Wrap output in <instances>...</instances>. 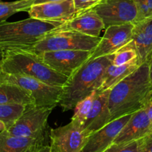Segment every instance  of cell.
Masks as SVG:
<instances>
[{"label":"cell","instance_id":"cell-1","mask_svg":"<svg viewBox=\"0 0 152 152\" xmlns=\"http://www.w3.org/2000/svg\"><path fill=\"white\" fill-rule=\"evenodd\" d=\"M151 102L152 83L148 62H145L110 91L108 107L111 122L134 114L145 108Z\"/></svg>","mask_w":152,"mask_h":152},{"label":"cell","instance_id":"cell-2","mask_svg":"<svg viewBox=\"0 0 152 152\" xmlns=\"http://www.w3.org/2000/svg\"><path fill=\"white\" fill-rule=\"evenodd\" d=\"M112 59L113 54H111L88 60L68 78L62 87L59 103L63 111L74 108L79 101L100 88Z\"/></svg>","mask_w":152,"mask_h":152},{"label":"cell","instance_id":"cell-3","mask_svg":"<svg viewBox=\"0 0 152 152\" xmlns=\"http://www.w3.org/2000/svg\"><path fill=\"white\" fill-rule=\"evenodd\" d=\"M63 24L31 17L18 22H0V50H28Z\"/></svg>","mask_w":152,"mask_h":152},{"label":"cell","instance_id":"cell-4","mask_svg":"<svg viewBox=\"0 0 152 152\" xmlns=\"http://www.w3.org/2000/svg\"><path fill=\"white\" fill-rule=\"evenodd\" d=\"M2 72L31 77L50 86L63 87L68 77L52 69L39 54L28 50L1 52L0 61Z\"/></svg>","mask_w":152,"mask_h":152},{"label":"cell","instance_id":"cell-5","mask_svg":"<svg viewBox=\"0 0 152 152\" xmlns=\"http://www.w3.org/2000/svg\"><path fill=\"white\" fill-rule=\"evenodd\" d=\"M101 37H93L71 30L59 29L49 33L28 50L41 54L55 50H86L92 52Z\"/></svg>","mask_w":152,"mask_h":152},{"label":"cell","instance_id":"cell-6","mask_svg":"<svg viewBox=\"0 0 152 152\" xmlns=\"http://www.w3.org/2000/svg\"><path fill=\"white\" fill-rule=\"evenodd\" d=\"M1 82L16 85L26 91L37 106L55 108L59 105L62 93V87L50 86L40 80L17 74L2 72Z\"/></svg>","mask_w":152,"mask_h":152},{"label":"cell","instance_id":"cell-7","mask_svg":"<svg viewBox=\"0 0 152 152\" xmlns=\"http://www.w3.org/2000/svg\"><path fill=\"white\" fill-rule=\"evenodd\" d=\"M53 108L37 106L34 104L26 105L22 115L6 132L13 136L25 137H37L48 134V119Z\"/></svg>","mask_w":152,"mask_h":152},{"label":"cell","instance_id":"cell-8","mask_svg":"<svg viewBox=\"0 0 152 152\" xmlns=\"http://www.w3.org/2000/svg\"><path fill=\"white\" fill-rule=\"evenodd\" d=\"M94 10L103 21L105 28L111 25L134 24L137 17L134 0H103Z\"/></svg>","mask_w":152,"mask_h":152},{"label":"cell","instance_id":"cell-9","mask_svg":"<svg viewBox=\"0 0 152 152\" xmlns=\"http://www.w3.org/2000/svg\"><path fill=\"white\" fill-rule=\"evenodd\" d=\"M88 137L83 127L74 121L51 129L50 145L56 152H80Z\"/></svg>","mask_w":152,"mask_h":152},{"label":"cell","instance_id":"cell-10","mask_svg":"<svg viewBox=\"0 0 152 152\" xmlns=\"http://www.w3.org/2000/svg\"><path fill=\"white\" fill-rule=\"evenodd\" d=\"M86 50H55L39 54L49 67L67 77H71L90 58Z\"/></svg>","mask_w":152,"mask_h":152},{"label":"cell","instance_id":"cell-11","mask_svg":"<svg viewBox=\"0 0 152 152\" xmlns=\"http://www.w3.org/2000/svg\"><path fill=\"white\" fill-rule=\"evenodd\" d=\"M134 24L111 25L105 28L103 37L94 50L91 52L90 59L100 56L111 55L117 52L132 39V31Z\"/></svg>","mask_w":152,"mask_h":152},{"label":"cell","instance_id":"cell-12","mask_svg":"<svg viewBox=\"0 0 152 152\" xmlns=\"http://www.w3.org/2000/svg\"><path fill=\"white\" fill-rule=\"evenodd\" d=\"M132 114L112 120L104 127L88 135L86 144L80 152H104L114 140Z\"/></svg>","mask_w":152,"mask_h":152},{"label":"cell","instance_id":"cell-13","mask_svg":"<svg viewBox=\"0 0 152 152\" xmlns=\"http://www.w3.org/2000/svg\"><path fill=\"white\" fill-rule=\"evenodd\" d=\"M30 17L40 20L65 23L77 15L74 0L33 4L28 11Z\"/></svg>","mask_w":152,"mask_h":152},{"label":"cell","instance_id":"cell-14","mask_svg":"<svg viewBox=\"0 0 152 152\" xmlns=\"http://www.w3.org/2000/svg\"><path fill=\"white\" fill-rule=\"evenodd\" d=\"M147 106L132 114L130 120L120 132L114 143L139 140L152 134V123L147 113Z\"/></svg>","mask_w":152,"mask_h":152},{"label":"cell","instance_id":"cell-15","mask_svg":"<svg viewBox=\"0 0 152 152\" xmlns=\"http://www.w3.org/2000/svg\"><path fill=\"white\" fill-rule=\"evenodd\" d=\"M110 91L111 89L97 91L91 108L83 125V129L88 135L111 122V113L108 107Z\"/></svg>","mask_w":152,"mask_h":152},{"label":"cell","instance_id":"cell-16","mask_svg":"<svg viewBox=\"0 0 152 152\" xmlns=\"http://www.w3.org/2000/svg\"><path fill=\"white\" fill-rule=\"evenodd\" d=\"M61 28L71 30L93 37H100L105 25L94 8L79 13L71 20L65 22Z\"/></svg>","mask_w":152,"mask_h":152},{"label":"cell","instance_id":"cell-17","mask_svg":"<svg viewBox=\"0 0 152 152\" xmlns=\"http://www.w3.org/2000/svg\"><path fill=\"white\" fill-rule=\"evenodd\" d=\"M132 41L136 48L140 65L149 62L152 54V18L134 24Z\"/></svg>","mask_w":152,"mask_h":152},{"label":"cell","instance_id":"cell-18","mask_svg":"<svg viewBox=\"0 0 152 152\" xmlns=\"http://www.w3.org/2000/svg\"><path fill=\"white\" fill-rule=\"evenodd\" d=\"M47 135L37 137H17L5 130L0 134V152H25L34 145L46 144Z\"/></svg>","mask_w":152,"mask_h":152},{"label":"cell","instance_id":"cell-19","mask_svg":"<svg viewBox=\"0 0 152 152\" xmlns=\"http://www.w3.org/2000/svg\"><path fill=\"white\" fill-rule=\"evenodd\" d=\"M140 66V65L138 59L122 65H114L111 63L106 69L104 82L99 90L111 89L120 82L134 72Z\"/></svg>","mask_w":152,"mask_h":152},{"label":"cell","instance_id":"cell-20","mask_svg":"<svg viewBox=\"0 0 152 152\" xmlns=\"http://www.w3.org/2000/svg\"><path fill=\"white\" fill-rule=\"evenodd\" d=\"M34 104L29 94L22 88L7 83H0V105Z\"/></svg>","mask_w":152,"mask_h":152},{"label":"cell","instance_id":"cell-21","mask_svg":"<svg viewBox=\"0 0 152 152\" xmlns=\"http://www.w3.org/2000/svg\"><path fill=\"white\" fill-rule=\"evenodd\" d=\"M35 0H17L14 1H0V22L6 21L12 15L19 12H28Z\"/></svg>","mask_w":152,"mask_h":152},{"label":"cell","instance_id":"cell-22","mask_svg":"<svg viewBox=\"0 0 152 152\" xmlns=\"http://www.w3.org/2000/svg\"><path fill=\"white\" fill-rule=\"evenodd\" d=\"M97 91L98 90L94 91L90 95L77 102L74 108V114L71 119V121L75 122L77 124L80 125L83 127L85 121H86L89 111L91 108L92 104L94 100Z\"/></svg>","mask_w":152,"mask_h":152},{"label":"cell","instance_id":"cell-23","mask_svg":"<svg viewBox=\"0 0 152 152\" xmlns=\"http://www.w3.org/2000/svg\"><path fill=\"white\" fill-rule=\"evenodd\" d=\"M26 105H0V120L4 123L7 129L13 126L22 115Z\"/></svg>","mask_w":152,"mask_h":152},{"label":"cell","instance_id":"cell-24","mask_svg":"<svg viewBox=\"0 0 152 152\" xmlns=\"http://www.w3.org/2000/svg\"><path fill=\"white\" fill-rule=\"evenodd\" d=\"M138 59V54L133 42L131 41L117 52L113 53L112 64L114 65H122Z\"/></svg>","mask_w":152,"mask_h":152},{"label":"cell","instance_id":"cell-25","mask_svg":"<svg viewBox=\"0 0 152 152\" xmlns=\"http://www.w3.org/2000/svg\"><path fill=\"white\" fill-rule=\"evenodd\" d=\"M104 152H141L140 140L124 143H113Z\"/></svg>","mask_w":152,"mask_h":152},{"label":"cell","instance_id":"cell-26","mask_svg":"<svg viewBox=\"0 0 152 152\" xmlns=\"http://www.w3.org/2000/svg\"><path fill=\"white\" fill-rule=\"evenodd\" d=\"M137 9L135 23L148 18H152V0H134Z\"/></svg>","mask_w":152,"mask_h":152},{"label":"cell","instance_id":"cell-27","mask_svg":"<svg viewBox=\"0 0 152 152\" xmlns=\"http://www.w3.org/2000/svg\"><path fill=\"white\" fill-rule=\"evenodd\" d=\"M103 0H74V7L77 14L93 9Z\"/></svg>","mask_w":152,"mask_h":152},{"label":"cell","instance_id":"cell-28","mask_svg":"<svg viewBox=\"0 0 152 152\" xmlns=\"http://www.w3.org/2000/svg\"><path fill=\"white\" fill-rule=\"evenodd\" d=\"M141 152H152V134L140 139Z\"/></svg>","mask_w":152,"mask_h":152},{"label":"cell","instance_id":"cell-29","mask_svg":"<svg viewBox=\"0 0 152 152\" xmlns=\"http://www.w3.org/2000/svg\"><path fill=\"white\" fill-rule=\"evenodd\" d=\"M35 152H56L55 149H53L50 145H47V144H44V145H40L37 147V150Z\"/></svg>","mask_w":152,"mask_h":152},{"label":"cell","instance_id":"cell-30","mask_svg":"<svg viewBox=\"0 0 152 152\" xmlns=\"http://www.w3.org/2000/svg\"><path fill=\"white\" fill-rule=\"evenodd\" d=\"M147 113H148V117H149L150 120H151L152 123V102H150L147 106Z\"/></svg>","mask_w":152,"mask_h":152},{"label":"cell","instance_id":"cell-31","mask_svg":"<svg viewBox=\"0 0 152 152\" xmlns=\"http://www.w3.org/2000/svg\"><path fill=\"white\" fill-rule=\"evenodd\" d=\"M62 0H35L34 4H42V3H48V2H53V1H59Z\"/></svg>","mask_w":152,"mask_h":152},{"label":"cell","instance_id":"cell-32","mask_svg":"<svg viewBox=\"0 0 152 152\" xmlns=\"http://www.w3.org/2000/svg\"><path fill=\"white\" fill-rule=\"evenodd\" d=\"M148 66H149V77L150 80H151V82L152 83V54L151 56V59H150L149 62H148Z\"/></svg>","mask_w":152,"mask_h":152},{"label":"cell","instance_id":"cell-33","mask_svg":"<svg viewBox=\"0 0 152 152\" xmlns=\"http://www.w3.org/2000/svg\"><path fill=\"white\" fill-rule=\"evenodd\" d=\"M5 130H7V126L4 124V123H3L2 121L0 120V134H1V132H4Z\"/></svg>","mask_w":152,"mask_h":152},{"label":"cell","instance_id":"cell-34","mask_svg":"<svg viewBox=\"0 0 152 152\" xmlns=\"http://www.w3.org/2000/svg\"><path fill=\"white\" fill-rule=\"evenodd\" d=\"M43 145H44V144H43ZM39 145H34V146H32L31 148H30L28 151H26L25 152H35L36 150H37V147H38Z\"/></svg>","mask_w":152,"mask_h":152},{"label":"cell","instance_id":"cell-35","mask_svg":"<svg viewBox=\"0 0 152 152\" xmlns=\"http://www.w3.org/2000/svg\"><path fill=\"white\" fill-rule=\"evenodd\" d=\"M1 74H2V71H1V64H0V83H1Z\"/></svg>","mask_w":152,"mask_h":152},{"label":"cell","instance_id":"cell-36","mask_svg":"<svg viewBox=\"0 0 152 152\" xmlns=\"http://www.w3.org/2000/svg\"><path fill=\"white\" fill-rule=\"evenodd\" d=\"M1 50H0V61H1Z\"/></svg>","mask_w":152,"mask_h":152},{"label":"cell","instance_id":"cell-37","mask_svg":"<svg viewBox=\"0 0 152 152\" xmlns=\"http://www.w3.org/2000/svg\"><path fill=\"white\" fill-rule=\"evenodd\" d=\"M0 1H1V0H0Z\"/></svg>","mask_w":152,"mask_h":152}]
</instances>
